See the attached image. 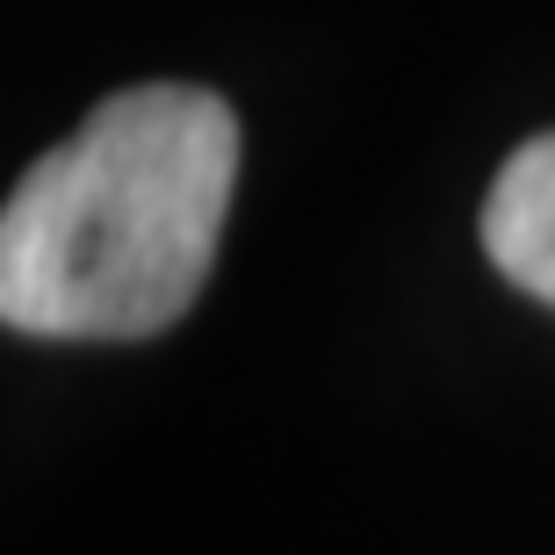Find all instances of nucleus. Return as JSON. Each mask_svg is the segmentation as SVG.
Segmentation results:
<instances>
[{"label": "nucleus", "mask_w": 555, "mask_h": 555, "mask_svg": "<svg viewBox=\"0 0 555 555\" xmlns=\"http://www.w3.org/2000/svg\"><path fill=\"white\" fill-rule=\"evenodd\" d=\"M238 116L209 87L108 94L0 209V318L29 339H152L209 282Z\"/></svg>", "instance_id": "1"}, {"label": "nucleus", "mask_w": 555, "mask_h": 555, "mask_svg": "<svg viewBox=\"0 0 555 555\" xmlns=\"http://www.w3.org/2000/svg\"><path fill=\"white\" fill-rule=\"evenodd\" d=\"M483 253L513 288L555 310V130L527 138L483 195Z\"/></svg>", "instance_id": "2"}]
</instances>
